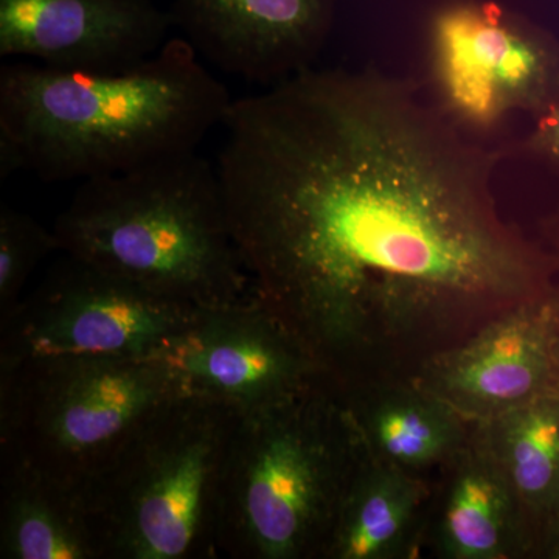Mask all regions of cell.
Here are the masks:
<instances>
[{"label": "cell", "mask_w": 559, "mask_h": 559, "mask_svg": "<svg viewBox=\"0 0 559 559\" xmlns=\"http://www.w3.org/2000/svg\"><path fill=\"white\" fill-rule=\"evenodd\" d=\"M337 0H175L173 22L215 68L260 84L311 69Z\"/></svg>", "instance_id": "cell-12"}, {"label": "cell", "mask_w": 559, "mask_h": 559, "mask_svg": "<svg viewBox=\"0 0 559 559\" xmlns=\"http://www.w3.org/2000/svg\"><path fill=\"white\" fill-rule=\"evenodd\" d=\"M429 544L444 559L532 558V538L516 492L476 432L439 473Z\"/></svg>", "instance_id": "cell-13"}, {"label": "cell", "mask_w": 559, "mask_h": 559, "mask_svg": "<svg viewBox=\"0 0 559 559\" xmlns=\"http://www.w3.org/2000/svg\"><path fill=\"white\" fill-rule=\"evenodd\" d=\"M180 393L156 358L58 356L0 369V457L87 488L151 411Z\"/></svg>", "instance_id": "cell-6"}, {"label": "cell", "mask_w": 559, "mask_h": 559, "mask_svg": "<svg viewBox=\"0 0 559 559\" xmlns=\"http://www.w3.org/2000/svg\"><path fill=\"white\" fill-rule=\"evenodd\" d=\"M428 477L364 454L323 559H407L428 530Z\"/></svg>", "instance_id": "cell-15"}, {"label": "cell", "mask_w": 559, "mask_h": 559, "mask_svg": "<svg viewBox=\"0 0 559 559\" xmlns=\"http://www.w3.org/2000/svg\"><path fill=\"white\" fill-rule=\"evenodd\" d=\"M516 492L532 538V558L540 539L559 521V392L474 425Z\"/></svg>", "instance_id": "cell-17"}, {"label": "cell", "mask_w": 559, "mask_h": 559, "mask_svg": "<svg viewBox=\"0 0 559 559\" xmlns=\"http://www.w3.org/2000/svg\"><path fill=\"white\" fill-rule=\"evenodd\" d=\"M0 558L103 559L83 492L27 463L2 457Z\"/></svg>", "instance_id": "cell-16"}, {"label": "cell", "mask_w": 559, "mask_h": 559, "mask_svg": "<svg viewBox=\"0 0 559 559\" xmlns=\"http://www.w3.org/2000/svg\"><path fill=\"white\" fill-rule=\"evenodd\" d=\"M430 80L460 127L491 130L559 95V43L495 0H444L426 24Z\"/></svg>", "instance_id": "cell-8"}, {"label": "cell", "mask_w": 559, "mask_h": 559, "mask_svg": "<svg viewBox=\"0 0 559 559\" xmlns=\"http://www.w3.org/2000/svg\"><path fill=\"white\" fill-rule=\"evenodd\" d=\"M334 390L344 401L364 451L417 476L440 473L473 433L469 421L411 377Z\"/></svg>", "instance_id": "cell-14"}, {"label": "cell", "mask_w": 559, "mask_h": 559, "mask_svg": "<svg viewBox=\"0 0 559 559\" xmlns=\"http://www.w3.org/2000/svg\"><path fill=\"white\" fill-rule=\"evenodd\" d=\"M362 443L329 382L240 412L221 474L216 555L323 559Z\"/></svg>", "instance_id": "cell-4"}, {"label": "cell", "mask_w": 559, "mask_h": 559, "mask_svg": "<svg viewBox=\"0 0 559 559\" xmlns=\"http://www.w3.org/2000/svg\"><path fill=\"white\" fill-rule=\"evenodd\" d=\"M51 229L66 255L187 307L255 296L218 170L197 151L83 180Z\"/></svg>", "instance_id": "cell-3"}, {"label": "cell", "mask_w": 559, "mask_h": 559, "mask_svg": "<svg viewBox=\"0 0 559 559\" xmlns=\"http://www.w3.org/2000/svg\"><path fill=\"white\" fill-rule=\"evenodd\" d=\"M153 0H0V55L61 69L121 70L167 43Z\"/></svg>", "instance_id": "cell-11"}, {"label": "cell", "mask_w": 559, "mask_h": 559, "mask_svg": "<svg viewBox=\"0 0 559 559\" xmlns=\"http://www.w3.org/2000/svg\"><path fill=\"white\" fill-rule=\"evenodd\" d=\"M540 231H543L544 246L559 259V202L557 207L544 218Z\"/></svg>", "instance_id": "cell-21"}, {"label": "cell", "mask_w": 559, "mask_h": 559, "mask_svg": "<svg viewBox=\"0 0 559 559\" xmlns=\"http://www.w3.org/2000/svg\"><path fill=\"white\" fill-rule=\"evenodd\" d=\"M223 127L253 293L334 389L412 377L557 286L558 257L500 213V154L407 81L311 68L231 102Z\"/></svg>", "instance_id": "cell-1"}, {"label": "cell", "mask_w": 559, "mask_h": 559, "mask_svg": "<svg viewBox=\"0 0 559 559\" xmlns=\"http://www.w3.org/2000/svg\"><path fill=\"white\" fill-rule=\"evenodd\" d=\"M153 358L162 360L180 393L249 412L326 382L304 342L253 296L194 316Z\"/></svg>", "instance_id": "cell-9"}, {"label": "cell", "mask_w": 559, "mask_h": 559, "mask_svg": "<svg viewBox=\"0 0 559 559\" xmlns=\"http://www.w3.org/2000/svg\"><path fill=\"white\" fill-rule=\"evenodd\" d=\"M240 412L178 393L87 488L103 559L215 558L221 474Z\"/></svg>", "instance_id": "cell-5"}, {"label": "cell", "mask_w": 559, "mask_h": 559, "mask_svg": "<svg viewBox=\"0 0 559 559\" xmlns=\"http://www.w3.org/2000/svg\"><path fill=\"white\" fill-rule=\"evenodd\" d=\"M200 311L64 253L0 320V369L58 356L153 358Z\"/></svg>", "instance_id": "cell-7"}, {"label": "cell", "mask_w": 559, "mask_h": 559, "mask_svg": "<svg viewBox=\"0 0 559 559\" xmlns=\"http://www.w3.org/2000/svg\"><path fill=\"white\" fill-rule=\"evenodd\" d=\"M186 38L128 69H0V180L92 179L197 151L231 105Z\"/></svg>", "instance_id": "cell-2"}, {"label": "cell", "mask_w": 559, "mask_h": 559, "mask_svg": "<svg viewBox=\"0 0 559 559\" xmlns=\"http://www.w3.org/2000/svg\"><path fill=\"white\" fill-rule=\"evenodd\" d=\"M58 250L53 229L11 207L0 205V320L20 305L21 294L40 261Z\"/></svg>", "instance_id": "cell-18"}, {"label": "cell", "mask_w": 559, "mask_h": 559, "mask_svg": "<svg viewBox=\"0 0 559 559\" xmlns=\"http://www.w3.org/2000/svg\"><path fill=\"white\" fill-rule=\"evenodd\" d=\"M549 331L555 390L559 392V283L551 289L549 297Z\"/></svg>", "instance_id": "cell-20"}, {"label": "cell", "mask_w": 559, "mask_h": 559, "mask_svg": "<svg viewBox=\"0 0 559 559\" xmlns=\"http://www.w3.org/2000/svg\"><path fill=\"white\" fill-rule=\"evenodd\" d=\"M535 558L559 559V521L540 539Z\"/></svg>", "instance_id": "cell-22"}, {"label": "cell", "mask_w": 559, "mask_h": 559, "mask_svg": "<svg viewBox=\"0 0 559 559\" xmlns=\"http://www.w3.org/2000/svg\"><path fill=\"white\" fill-rule=\"evenodd\" d=\"M535 124L525 148L536 159L559 171V95L533 116Z\"/></svg>", "instance_id": "cell-19"}, {"label": "cell", "mask_w": 559, "mask_h": 559, "mask_svg": "<svg viewBox=\"0 0 559 559\" xmlns=\"http://www.w3.org/2000/svg\"><path fill=\"white\" fill-rule=\"evenodd\" d=\"M550 293L510 308L468 340L437 353L421 364L412 380L471 425L557 392L550 353Z\"/></svg>", "instance_id": "cell-10"}]
</instances>
